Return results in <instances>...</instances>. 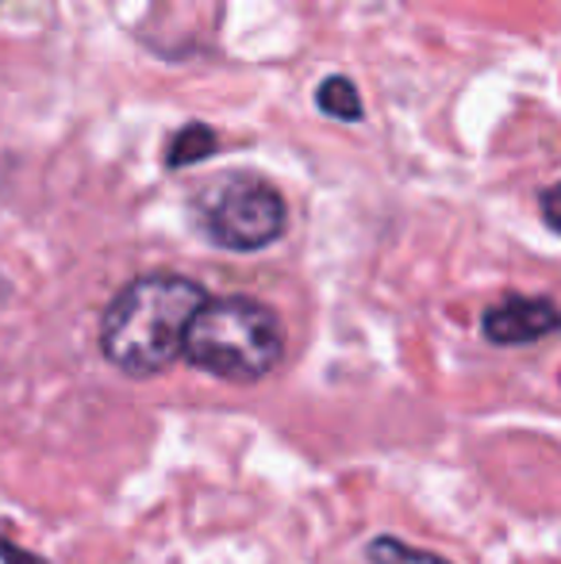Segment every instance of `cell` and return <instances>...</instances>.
<instances>
[{"label":"cell","instance_id":"cell-4","mask_svg":"<svg viewBox=\"0 0 561 564\" xmlns=\"http://www.w3.org/2000/svg\"><path fill=\"white\" fill-rule=\"evenodd\" d=\"M561 315L550 296H504L481 315V330L493 346H531L558 330Z\"/></svg>","mask_w":561,"mask_h":564},{"label":"cell","instance_id":"cell-1","mask_svg":"<svg viewBox=\"0 0 561 564\" xmlns=\"http://www.w3.org/2000/svg\"><path fill=\"white\" fill-rule=\"evenodd\" d=\"M208 292L177 273H147L123 284L100 315V354L123 377H158L181 357L185 330Z\"/></svg>","mask_w":561,"mask_h":564},{"label":"cell","instance_id":"cell-2","mask_svg":"<svg viewBox=\"0 0 561 564\" xmlns=\"http://www.w3.org/2000/svg\"><path fill=\"white\" fill-rule=\"evenodd\" d=\"M188 365L227 384H258L284 357V330L273 307L250 296L204 300L185 330Z\"/></svg>","mask_w":561,"mask_h":564},{"label":"cell","instance_id":"cell-8","mask_svg":"<svg viewBox=\"0 0 561 564\" xmlns=\"http://www.w3.org/2000/svg\"><path fill=\"white\" fill-rule=\"evenodd\" d=\"M0 561L4 564H51L46 557H39V553L23 550V545L12 542V538H0Z\"/></svg>","mask_w":561,"mask_h":564},{"label":"cell","instance_id":"cell-5","mask_svg":"<svg viewBox=\"0 0 561 564\" xmlns=\"http://www.w3.org/2000/svg\"><path fill=\"white\" fill-rule=\"evenodd\" d=\"M216 147H219V139H216V131H212V127L188 123V127H181V131L170 139V150H165V165H170V170H185V165L212 158V154H216Z\"/></svg>","mask_w":561,"mask_h":564},{"label":"cell","instance_id":"cell-7","mask_svg":"<svg viewBox=\"0 0 561 564\" xmlns=\"http://www.w3.org/2000/svg\"><path fill=\"white\" fill-rule=\"evenodd\" d=\"M366 561L369 564H450L446 557H439V553H427V550H420V545H408L392 534L369 538Z\"/></svg>","mask_w":561,"mask_h":564},{"label":"cell","instance_id":"cell-9","mask_svg":"<svg viewBox=\"0 0 561 564\" xmlns=\"http://www.w3.org/2000/svg\"><path fill=\"white\" fill-rule=\"evenodd\" d=\"M558 193H561L558 185L542 188V219H547L550 230H558Z\"/></svg>","mask_w":561,"mask_h":564},{"label":"cell","instance_id":"cell-3","mask_svg":"<svg viewBox=\"0 0 561 564\" xmlns=\"http://www.w3.org/2000/svg\"><path fill=\"white\" fill-rule=\"evenodd\" d=\"M204 230L224 250H266L284 235V200L262 181H224L204 204Z\"/></svg>","mask_w":561,"mask_h":564},{"label":"cell","instance_id":"cell-6","mask_svg":"<svg viewBox=\"0 0 561 564\" xmlns=\"http://www.w3.org/2000/svg\"><path fill=\"white\" fill-rule=\"evenodd\" d=\"M315 105H320L323 116L343 119V123L362 119V97H358V89H354L350 77H327V82L315 89Z\"/></svg>","mask_w":561,"mask_h":564}]
</instances>
